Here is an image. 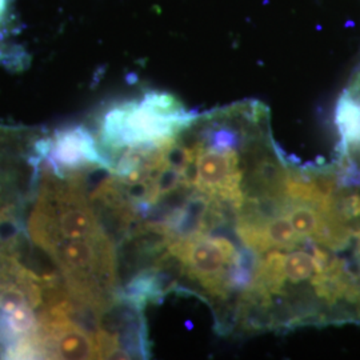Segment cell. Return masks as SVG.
Returning <instances> with one entry per match:
<instances>
[{
    "mask_svg": "<svg viewBox=\"0 0 360 360\" xmlns=\"http://www.w3.org/2000/svg\"><path fill=\"white\" fill-rule=\"evenodd\" d=\"M10 11H11V0H0V32L7 26L10 20Z\"/></svg>",
    "mask_w": 360,
    "mask_h": 360,
    "instance_id": "cell-7",
    "label": "cell"
},
{
    "mask_svg": "<svg viewBox=\"0 0 360 360\" xmlns=\"http://www.w3.org/2000/svg\"><path fill=\"white\" fill-rule=\"evenodd\" d=\"M239 132L214 123L203 132L202 141L193 148L184 147L187 163L183 167L188 187H195L208 198L238 211L245 200Z\"/></svg>",
    "mask_w": 360,
    "mask_h": 360,
    "instance_id": "cell-2",
    "label": "cell"
},
{
    "mask_svg": "<svg viewBox=\"0 0 360 360\" xmlns=\"http://www.w3.org/2000/svg\"><path fill=\"white\" fill-rule=\"evenodd\" d=\"M167 255L179 262L183 272L203 288L208 297L227 299L232 290L245 291L252 271L248 252L238 251L230 239L206 233L175 239L167 245Z\"/></svg>",
    "mask_w": 360,
    "mask_h": 360,
    "instance_id": "cell-3",
    "label": "cell"
},
{
    "mask_svg": "<svg viewBox=\"0 0 360 360\" xmlns=\"http://www.w3.org/2000/svg\"><path fill=\"white\" fill-rule=\"evenodd\" d=\"M335 123L340 134V155L360 153V99L348 91L336 104Z\"/></svg>",
    "mask_w": 360,
    "mask_h": 360,
    "instance_id": "cell-6",
    "label": "cell"
},
{
    "mask_svg": "<svg viewBox=\"0 0 360 360\" xmlns=\"http://www.w3.org/2000/svg\"><path fill=\"white\" fill-rule=\"evenodd\" d=\"M26 288L0 267V358L44 359L39 314Z\"/></svg>",
    "mask_w": 360,
    "mask_h": 360,
    "instance_id": "cell-4",
    "label": "cell"
},
{
    "mask_svg": "<svg viewBox=\"0 0 360 360\" xmlns=\"http://www.w3.org/2000/svg\"><path fill=\"white\" fill-rule=\"evenodd\" d=\"M37 153L41 160L58 176L84 174L90 168L110 169L95 136L82 126L58 129L51 138L37 144Z\"/></svg>",
    "mask_w": 360,
    "mask_h": 360,
    "instance_id": "cell-5",
    "label": "cell"
},
{
    "mask_svg": "<svg viewBox=\"0 0 360 360\" xmlns=\"http://www.w3.org/2000/svg\"><path fill=\"white\" fill-rule=\"evenodd\" d=\"M193 120V112L172 95L151 91L139 101L116 104L105 111L99 129V147L111 168L116 154L162 147L179 136Z\"/></svg>",
    "mask_w": 360,
    "mask_h": 360,
    "instance_id": "cell-1",
    "label": "cell"
}]
</instances>
